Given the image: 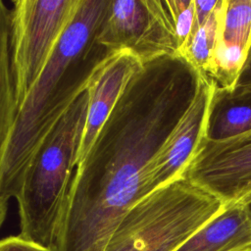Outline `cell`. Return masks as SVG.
Returning a JSON list of instances; mask_svg holds the SVG:
<instances>
[{"mask_svg":"<svg viewBox=\"0 0 251 251\" xmlns=\"http://www.w3.org/2000/svg\"><path fill=\"white\" fill-rule=\"evenodd\" d=\"M81 0H14V60L20 107L51 59Z\"/></svg>","mask_w":251,"mask_h":251,"instance_id":"5","label":"cell"},{"mask_svg":"<svg viewBox=\"0 0 251 251\" xmlns=\"http://www.w3.org/2000/svg\"><path fill=\"white\" fill-rule=\"evenodd\" d=\"M181 56L195 25L194 0H165Z\"/></svg>","mask_w":251,"mask_h":251,"instance_id":"16","label":"cell"},{"mask_svg":"<svg viewBox=\"0 0 251 251\" xmlns=\"http://www.w3.org/2000/svg\"><path fill=\"white\" fill-rule=\"evenodd\" d=\"M221 38L250 49L251 0H225Z\"/></svg>","mask_w":251,"mask_h":251,"instance_id":"15","label":"cell"},{"mask_svg":"<svg viewBox=\"0 0 251 251\" xmlns=\"http://www.w3.org/2000/svg\"><path fill=\"white\" fill-rule=\"evenodd\" d=\"M235 86H244L251 87V46L248 52L246 62L242 68V71L239 75Z\"/></svg>","mask_w":251,"mask_h":251,"instance_id":"19","label":"cell"},{"mask_svg":"<svg viewBox=\"0 0 251 251\" xmlns=\"http://www.w3.org/2000/svg\"><path fill=\"white\" fill-rule=\"evenodd\" d=\"M245 208H246V211H247V214L249 216V219L251 221V195L249 197H247L244 201H242Z\"/></svg>","mask_w":251,"mask_h":251,"instance_id":"21","label":"cell"},{"mask_svg":"<svg viewBox=\"0 0 251 251\" xmlns=\"http://www.w3.org/2000/svg\"><path fill=\"white\" fill-rule=\"evenodd\" d=\"M142 66L132 52L122 49L109 51L95 67L86 88L87 114L76 166L85 158L121 94Z\"/></svg>","mask_w":251,"mask_h":251,"instance_id":"9","label":"cell"},{"mask_svg":"<svg viewBox=\"0 0 251 251\" xmlns=\"http://www.w3.org/2000/svg\"><path fill=\"white\" fill-rule=\"evenodd\" d=\"M212 93L213 85L201 77L193 103L145 171L142 198L184 176L205 134Z\"/></svg>","mask_w":251,"mask_h":251,"instance_id":"8","label":"cell"},{"mask_svg":"<svg viewBox=\"0 0 251 251\" xmlns=\"http://www.w3.org/2000/svg\"><path fill=\"white\" fill-rule=\"evenodd\" d=\"M240 251H251V246H249V247H247V248H245V249H242V250H240Z\"/></svg>","mask_w":251,"mask_h":251,"instance_id":"22","label":"cell"},{"mask_svg":"<svg viewBox=\"0 0 251 251\" xmlns=\"http://www.w3.org/2000/svg\"><path fill=\"white\" fill-rule=\"evenodd\" d=\"M19 109L12 3L0 0V166Z\"/></svg>","mask_w":251,"mask_h":251,"instance_id":"12","label":"cell"},{"mask_svg":"<svg viewBox=\"0 0 251 251\" xmlns=\"http://www.w3.org/2000/svg\"><path fill=\"white\" fill-rule=\"evenodd\" d=\"M200 80L179 55L143 64L75 167L55 251H105L142 198L145 171L193 103Z\"/></svg>","mask_w":251,"mask_h":251,"instance_id":"1","label":"cell"},{"mask_svg":"<svg viewBox=\"0 0 251 251\" xmlns=\"http://www.w3.org/2000/svg\"><path fill=\"white\" fill-rule=\"evenodd\" d=\"M96 41L108 51L129 50L142 64L178 55L165 0H110Z\"/></svg>","mask_w":251,"mask_h":251,"instance_id":"6","label":"cell"},{"mask_svg":"<svg viewBox=\"0 0 251 251\" xmlns=\"http://www.w3.org/2000/svg\"><path fill=\"white\" fill-rule=\"evenodd\" d=\"M251 246V221L243 202L227 204L176 251H240Z\"/></svg>","mask_w":251,"mask_h":251,"instance_id":"10","label":"cell"},{"mask_svg":"<svg viewBox=\"0 0 251 251\" xmlns=\"http://www.w3.org/2000/svg\"><path fill=\"white\" fill-rule=\"evenodd\" d=\"M224 6L225 0H219L211 16L203 24L194 27L181 53V57L194 67L202 78L209 70L213 53L221 38Z\"/></svg>","mask_w":251,"mask_h":251,"instance_id":"13","label":"cell"},{"mask_svg":"<svg viewBox=\"0 0 251 251\" xmlns=\"http://www.w3.org/2000/svg\"><path fill=\"white\" fill-rule=\"evenodd\" d=\"M186 176L138 200L124 216L105 251H176L225 208Z\"/></svg>","mask_w":251,"mask_h":251,"instance_id":"4","label":"cell"},{"mask_svg":"<svg viewBox=\"0 0 251 251\" xmlns=\"http://www.w3.org/2000/svg\"><path fill=\"white\" fill-rule=\"evenodd\" d=\"M0 251H55L54 248L44 247L25 240L19 235H10L0 239Z\"/></svg>","mask_w":251,"mask_h":251,"instance_id":"17","label":"cell"},{"mask_svg":"<svg viewBox=\"0 0 251 251\" xmlns=\"http://www.w3.org/2000/svg\"><path fill=\"white\" fill-rule=\"evenodd\" d=\"M251 130V87L217 89L209 105L203 139L220 142Z\"/></svg>","mask_w":251,"mask_h":251,"instance_id":"11","label":"cell"},{"mask_svg":"<svg viewBox=\"0 0 251 251\" xmlns=\"http://www.w3.org/2000/svg\"><path fill=\"white\" fill-rule=\"evenodd\" d=\"M110 0H81L51 59L27 93L0 166V199L15 198L24 175L108 50L96 41Z\"/></svg>","mask_w":251,"mask_h":251,"instance_id":"2","label":"cell"},{"mask_svg":"<svg viewBox=\"0 0 251 251\" xmlns=\"http://www.w3.org/2000/svg\"><path fill=\"white\" fill-rule=\"evenodd\" d=\"M184 176L226 205L251 195V130L231 139H202Z\"/></svg>","mask_w":251,"mask_h":251,"instance_id":"7","label":"cell"},{"mask_svg":"<svg viewBox=\"0 0 251 251\" xmlns=\"http://www.w3.org/2000/svg\"><path fill=\"white\" fill-rule=\"evenodd\" d=\"M88 94L82 92L39 148L15 197L19 236L53 248L67 209L84 129Z\"/></svg>","mask_w":251,"mask_h":251,"instance_id":"3","label":"cell"},{"mask_svg":"<svg viewBox=\"0 0 251 251\" xmlns=\"http://www.w3.org/2000/svg\"><path fill=\"white\" fill-rule=\"evenodd\" d=\"M219 0H210V1H196L195 4V25H199L203 24L214 12Z\"/></svg>","mask_w":251,"mask_h":251,"instance_id":"18","label":"cell"},{"mask_svg":"<svg viewBox=\"0 0 251 251\" xmlns=\"http://www.w3.org/2000/svg\"><path fill=\"white\" fill-rule=\"evenodd\" d=\"M248 52L249 50L240 44L226 42L220 38L203 79L214 88L231 90L237 82Z\"/></svg>","mask_w":251,"mask_h":251,"instance_id":"14","label":"cell"},{"mask_svg":"<svg viewBox=\"0 0 251 251\" xmlns=\"http://www.w3.org/2000/svg\"><path fill=\"white\" fill-rule=\"evenodd\" d=\"M8 211V201L0 199V227L2 226Z\"/></svg>","mask_w":251,"mask_h":251,"instance_id":"20","label":"cell"}]
</instances>
